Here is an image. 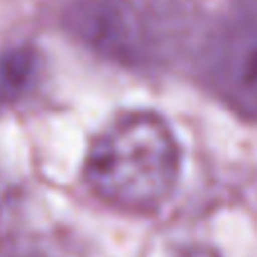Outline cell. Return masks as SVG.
Listing matches in <instances>:
<instances>
[{"mask_svg": "<svg viewBox=\"0 0 257 257\" xmlns=\"http://www.w3.org/2000/svg\"><path fill=\"white\" fill-rule=\"evenodd\" d=\"M66 23L86 45L122 63H140L149 54L145 23L128 0H75Z\"/></svg>", "mask_w": 257, "mask_h": 257, "instance_id": "obj_3", "label": "cell"}, {"mask_svg": "<svg viewBox=\"0 0 257 257\" xmlns=\"http://www.w3.org/2000/svg\"><path fill=\"white\" fill-rule=\"evenodd\" d=\"M181 174V147L163 117L133 111L93 140L84 181L99 201L133 214L160 210Z\"/></svg>", "mask_w": 257, "mask_h": 257, "instance_id": "obj_1", "label": "cell"}, {"mask_svg": "<svg viewBox=\"0 0 257 257\" xmlns=\"http://www.w3.org/2000/svg\"><path fill=\"white\" fill-rule=\"evenodd\" d=\"M212 90L239 115L257 120V0H235L205 50Z\"/></svg>", "mask_w": 257, "mask_h": 257, "instance_id": "obj_2", "label": "cell"}, {"mask_svg": "<svg viewBox=\"0 0 257 257\" xmlns=\"http://www.w3.org/2000/svg\"><path fill=\"white\" fill-rule=\"evenodd\" d=\"M39 57L30 45H14L0 52V102L9 104L25 97L34 86Z\"/></svg>", "mask_w": 257, "mask_h": 257, "instance_id": "obj_4", "label": "cell"}, {"mask_svg": "<svg viewBox=\"0 0 257 257\" xmlns=\"http://www.w3.org/2000/svg\"><path fill=\"white\" fill-rule=\"evenodd\" d=\"M174 257H219V255L214 253L212 248H208V246L194 244V246H185V248L176 250V255Z\"/></svg>", "mask_w": 257, "mask_h": 257, "instance_id": "obj_5", "label": "cell"}]
</instances>
